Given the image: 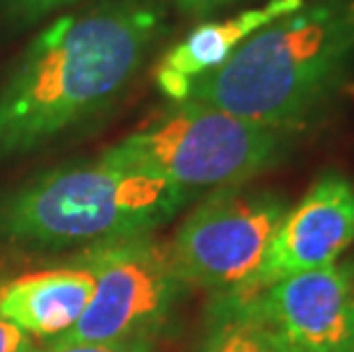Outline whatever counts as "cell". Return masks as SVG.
Returning <instances> with one entry per match:
<instances>
[{
    "label": "cell",
    "mask_w": 354,
    "mask_h": 352,
    "mask_svg": "<svg viewBox=\"0 0 354 352\" xmlns=\"http://www.w3.org/2000/svg\"><path fill=\"white\" fill-rule=\"evenodd\" d=\"M165 21L167 0H101L41 28L0 87V160L108 110L145 66Z\"/></svg>",
    "instance_id": "obj_1"
},
{
    "label": "cell",
    "mask_w": 354,
    "mask_h": 352,
    "mask_svg": "<svg viewBox=\"0 0 354 352\" xmlns=\"http://www.w3.org/2000/svg\"><path fill=\"white\" fill-rule=\"evenodd\" d=\"M354 82V0H304L250 37L187 99L295 138L331 117Z\"/></svg>",
    "instance_id": "obj_2"
},
{
    "label": "cell",
    "mask_w": 354,
    "mask_h": 352,
    "mask_svg": "<svg viewBox=\"0 0 354 352\" xmlns=\"http://www.w3.org/2000/svg\"><path fill=\"white\" fill-rule=\"evenodd\" d=\"M183 192L99 156L44 172L0 199V236L37 250L101 247L149 236L174 217Z\"/></svg>",
    "instance_id": "obj_3"
},
{
    "label": "cell",
    "mask_w": 354,
    "mask_h": 352,
    "mask_svg": "<svg viewBox=\"0 0 354 352\" xmlns=\"http://www.w3.org/2000/svg\"><path fill=\"white\" fill-rule=\"evenodd\" d=\"M290 136L245 122L208 103H171L101 154L119 167L160 178L187 199L245 185L279 165Z\"/></svg>",
    "instance_id": "obj_4"
},
{
    "label": "cell",
    "mask_w": 354,
    "mask_h": 352,
    "mask_svg": "<svg viewBox=\"0 0 354 352\" xmlns=\"http://www.w3.org/2000/svg\"><path fill=\"white\" fill-rule=\"evenodd\" d=\"M288 201L279 192L233 185L206 194L165 247L180 286L233 293L259 270Z\"/></svg>",
    "instance_id": "obj_5"
},
{
    "label": "cell",
    "mask_w": 354,
    "mask_h": 352,
    "mask_svg": "<svg viewBox=\"0 0 354 352\" xmlns=\"http://www.w3.org/2000/svg\"><path fill=\"white\" fill-rule=\"evenodd\" d=\"M80 263L94 272V293L78 323L55 341L151 339L180 288L169 270L165 247L149 236L131 238L92 247Z\"/></svg>",
    "instance_id": "obj_6"
},
{
    "label": "cell",
    "mask_w": 354,
    "mask_h": 352,
    "mask_svg": "<svg viewBox=\"0 0 354 352\" xmlns=\"http://www.w3.org/2000/svg\"><path fill=\"white\" fill-rule=\"evenodd\" d=\"M238 304L283 352L354 350V259L286 277Z\"/></svg>",
    "instance_id": "obj_7"
},
{
    "label": "cell",
    "mask_w": 354,
    "mask_h": 352,
    "mask_svg": "<svg viewBox=\"0 0 354 352\" xmlns=\"http://www.w3.org/2000/svg\"><path fill=\"white\" fill-rule=\"evenodd\" d=\"M354 243V181L327 169L295 206H288L250 281L224 297L247 302L286 277L325 268L343 259Z\"/></svg>",
    "instance_id": "obj_8"
},
{
    "label": "cell",
    "mask_w": 354,
    "mask_h": 352,
    "mask_svg": "<svg viewBox=\"0 0 354 352\" xmlns=\"http://www.w3.org/2000/svg\"><path fill=\"white\" fill-rule=\"evenodd\" d=\"M302 3L304 0H268L263 5L245 7L231 17L199 21L158 59L153 69L158 92L171 103L185 101L194 82L220 69L261 28L295 12Z\"/></svg>",
    "instance_id": "obj_9"
},
{
    "label": "cell",
    "mask_w": 354,
    "mask_h": 352,
    "mask_svg": "<svg viewBox=\"0 0 354 352\" xmlns=\"http://www.w3.org/2000/svg\"><path fill=\"white\" fill-rule=\"evenodd\" d=\"M94 293L85 263L21 275L0 286V316L37 339H59L80 320Z\"/></svg>",
    "instance_id": "obj_10"
},
{
    "label": "cell",
    "mask_w": 354,
    "mask_h": 352,
    "mask_svg": "<svg viewBox=\"0 0 354 352\" xmlns=\"http://www.w3.org/2000/svg\"><path fill=\"white\" fill-rule=\"evenodd\" d=\"M201 352H268V339L243 304L224 297Z\"/></svg>",
    "instance_id": "obj_11"
},
{
    "label": "cell",
    "mask_w": 354,
    "mask_h": 352,
    "mask_svg": "<svg viewBox=\"0 0 354 352\" xmlns=\"http://www.w3.org/2000/svg\"><path fill=\"white\" fill-rule=\"evenodd\" d=\"M76 3L78 0H0V17L10 28L26 30Z\"/></svg>",
    "instance_id": "obj_12"
},
{
    "label": "cell",
    "mask_w": 354,
    "mask_h": 352,
    "mask_svg": "<svg viewBox=\"0 0 354 352\" xmlns=\"http://www.w3.org/2000/svg\"><path fill=\"white\" fill-rule=\"evenodd\" d=\"M35 352H153L151 339H128L112 343H80V341H53Z\"/></svg>",
    "instance_id": "obj_13"
},
{
    "label": "cell",
    "mask_w": 354,
    "mask_h": 352,
    "mask_svg": "<svg viewBox=\"0 0 354 352\" xmlns=\"http://www.w3.org/2000/svg\"><path fill=\"white\" fill-rule=\"evenodd\" d=\"M167 3L174 5V10L187 19L206 21L210 17H215V14L247 3V0H167Z\"/></svg>",
    "instance_id": "obj_14"
},
{
    "label": "cell",
    "mask_w": 354,
    "mask_h": 352,
    "mask_svg": "<svg viewBox=\"0 0 354 352\" xmlns=\"http://www.w3.org/2000/svg\"><path fill=\"white\" fill-rule=\"evenodd\" d=\"M32 336L0 316V352H35Z\"/></svg>",
    "instance_id": "obj_15"
},
{
    "label": "cell",
    "mask_w": 354,
    "mask_h": 352,
    "mask_svg": "<svg viewBox=\"0 0 354 352\" xmlns=\"http://www.w3.org/2000/svg\"><path fill=\"white\" fill-rule=\"evenodd\" d=\"M259 327H261V325H259ZM263 334H266V332H263ZM266 339H268V336H266ZM268 352H283V350H281V348H277L274 343L268 339Z\"/></svg>",
    "instance_id": "obj_16"
},
{
    "label": "cell",
    "mask_w": 354,
    "mask_h": 352,
    "mask_svg": "<svg viewBox=\"0 0 354 352\" xmlns=\"http://www.w3.org/2000/svg\"><path fill=\"white\" fill-rule=\"evenodd\" d=\"M352 352H354V350H352Z\"/></svg>",
    "instance_id": "obj_17"
}]
</instances>
